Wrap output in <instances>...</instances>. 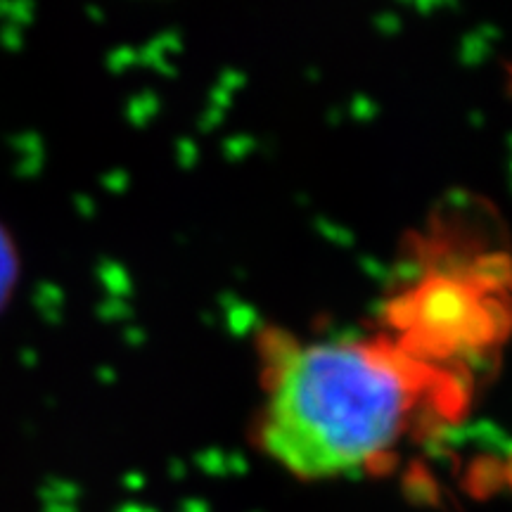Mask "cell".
Instances as JSON below:
<instances>
[{
  "mask_svg": "<svg viewBox=\"0 0 512 512\" xmlns=\"http://www.w3.org/2000/svg\"><path fill=\"white\" fill-rule=\"evenodd\" d=\"M432 387V366L406 344L330 339L294 347L266 382L259 441L290 475H354L406 439Z\"/></svg>",
  "mask_w": 512,
  "mask_h": 512,
  "instance_id": "cell-1",
  "label": "cell"
},
{
  "mask_svg": "<svg viewBox=\"0 0 512 512\" xmlns=\"http://www.w3.org/2000/svg\"><path fill=\"white\" fill-rule=\"evenodd\" d=\"M19 278V259L15 242L10 240V235L5 233V228L0 226V309L10 302L12 292H15Z\"/></svg>",
  "mask_w": 512,
  "mask_h": 512,
  "instance_id": "cell-2",
  "label": "cell"
}]
</instances>
